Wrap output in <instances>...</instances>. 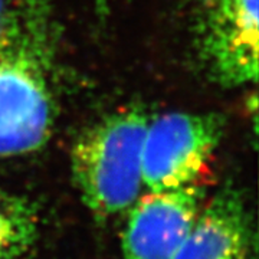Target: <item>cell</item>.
<instances>
[{
    "label": "cell",
    "instance_id": "9",
    "mask_svg": "<svg viewBox=\"0 0 259 259\" xmlns=\"http://www.w3.org/2000/svg\"><path fill=\"white\" fill-rule=\"evenodd\" d=\"M94 2H95L97 10L100 13H107L110 10V8H111L112 3H114V0H94Z\"/></svg>",
    "mask_w": 259,
    "mask_h": 259
},
{
    "label": "cell",
    "instance_id": "6",
    "mask_svg": "<svg viewBox=\"0 0 259 259\" xmlns=\"http://www.w3.org/2000/svg\"><path fill=\"white\" fill-rule=\"evenodd\" d=\"M248 209L232 189L206 199L173 259H256Z\"/></svg>",
    "mask_w": 259,
    "mask_h": 259
},
{
    "label": "cell",
    "instance_id": "2",
    "mask_svg": "<svg viewBox=\"0 0 259 259\" xmlns=\"http://www.w3.org/2000/svg\"><path fill=\"white\" fill-rule=\"evenodd\" d=\"M151 114L127 105L83 130L71 150L75 186L98 221L127 212L143 193V144Z\"/></svg>",
    "mask_w": 259,
    "mask_h": 259
},
{
    "label": "cell",
    "instance_id": "7",
    "mask_svg": "<svg viewBox=\"0 0 259 259\" xmlns=\"http://www.w3.org/2000/svg\"><path fill=\"white\" fill-rule=\"evenodd\" d=\"M40 218L26 197L0 189V259H22L36 246Z\"/></svg>",
    "mask_w": 259,
    "mask_h": 259
},
{
    "label": "cell",
    "instance_id": "4",
    "mask_svg": "<svg viewBox=\"0 0 259 259\" xmlns=\"http://www.w3.org/2000/svg\"><path fill=\"white\" fill-rule=\"evenodd\" d=\"M258 0H200L197 47L213 79L242 87L258 78Z\"/></svg>",
    "mask_w": 259,
    "mask_h": 259
},
{
    "label": "cell",
    "instance_id": "5",
    "mask_svg": "<svg viewBox=\"0 0 259 259\" xmlns=\"http://www.w3.org/2000/svg\"><path fill=\"white\" fill-rule=\"evenodd\" d=\"M204 202L202 183L140 194L121 233L124 259H173Z\"/></svg>",
    "mask_w": 259,
    "mask_h": 259
},
{
    "label": "cell",
    "instance_id": "1",
    "mask_svg": "<svg viewBox=\"0 0 259 259\" xmlns=\"http://www.w3.org/2000/svg\"><path fill=\"white\" fill-rule=\"evenodd\" d=\"M40 0H18L0 42V158L37 151L55 122L54 36Z\"/></svg>",
    "mask_w": 259,
    "mask_h": 259
},
{
    "label": "cell",
    "instance_id": "3",
    "mask_svg": "<svg viewBox=\"0 0 259 259\" xmlns=\"http://www.w3.org/2000/svg\"><path fill=\"white\" fill-rule=\"evenodd\" d=\"M223 127L222 117L213 112L153 115L143 144V187L164 192L200 183Z\"/></svg>",
    "mask_w": 259,
    "mask_h": 259
},
{
    "label": "cell",
    "instance_id": "8",
    "mask_svg": "<svg viewBox=\"0 0 259 259\" xmlns=\"http://www.w3.org/2000/svg\"><path fill=\"white\" fill-rule=\"evenodd\" d=\"M18 0H0V42L6 36L16 12Z\"/></svg>",
    "mask_w": 259,
    "mask_h": 259
}]
</instances>
